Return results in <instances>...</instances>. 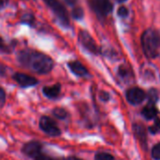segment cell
<instances>
[{
	"label": "cell",
	"instance_id": "obj_1",
	"mask_svg": "<svg viewBox=\"0 0 160 160\" xmlns=\"http://www.w3.org/2000/svg\"><path fill=\"white\" fill-rule=\"evenodd\" d=\"M17 60L24 68L40 75L50 73L54 67V62L49 55L32 49L20 51L17 54Z\"/></svg>",
	"mask_w": 160,
	"mask_h": 160
},
{
	"label": "cell",
	"instance_id": "obj_2",
	"mask_svg": "<svg viewBox=\"0 0 160 160\" xmlns=\"http://www.w3.org/2000/svg\"><path fill=\"white\" fill-rule=\"evenodd\" d=\"M144 54L148 58H156L160 53V35L155 29L146 30L142 37Z\"/></svg>",
	"mask_w": 160,
	"mask_h": 160
},
{
	"label": "cell",
	"instance_id": "obj_3",
	"mask_svg": "<svg viewBox=\"0 0 160 160\" xmlns=\"http://www.w3.org/2000/svg\"><path fill=\"white\" fill-rule=\"evenodd\" d=\"M38 128L43 133L52 138H57L62 135V130L57 123L48 115H42L39 117Z\"/></svg>",
	"mask_w": 160,
	"mask_h": 160
},
{
	"label": "cell",
	"instance_id": "obj_4",
	"mask_svg": "<svg viewBox=\"0 0 160 160\" xmlns=\"http://www.w3.org/2000/svg\"><path fill=\"white\" fill-rule=\"evenodd\" d=\"M43 1L53 11L54 15L56 16L60 23L63 26L68 27L69 25V19H68V11L65 8V7L62 5V3H60L58 0H43Z\"/></svg>",
	"mask_w": 160,
	"mask_h": 160
},
{
	"label": "cell",
	"instance_id": "obj_5",
	"mask_svg": "<svg viewBox=\"0 0 160 160\" xmlns=\"http://www.w3.org/2000/svg\"><path fill=\"white\" fill-rule=\"evenodd\" d=\"M43 150H44V144L37 140H31L23 143L21 148L22 154L26 158L32 159H34L38 154L43 152Z\"/></svg>",
	"mask_w": 160,
	"mask_h": 160
},
{
	"label": "cell",
	"instance_id": "obj_6",
	"mask_svg": "<svg viewBox=\"0 0 160 160\" xmlns=\"http://www.w3.org/2000/svg\"><path fill=\"white\" fill-rule=\"evenodd\" d=\"M12 80L21 87V88H30V87H34L36 85L38 84V80L36 79L35 77L25 74V73H22V72H15L12 75Z\"/></svg>",
	"mask_w": 160,
	"mask_h": 160
},
{
	"label": "cell",
	"instance_id": "obj_7",
	"mask_svg": "<svg viewBox=\"0 0 160 160\" xmlns=\"http://www.w3.org/2000/svg\"><path fill=\"white\" fill-rule=\"evenodd\" d=\"M126 97H127L128 101L130 104L139 105L142 102H143L144 99L146 98V93L141 88L133 87V88H130L127 91Z\"/></svg>",
	"mask_w": 160,
	"mask_h": 160
},
{
	"label": "cell",
	"instance_id": "obj_8",
	"mask_svg": "<svg viewBox=\"0 0 160 160\" xmlns=\"http://www.w3.org/2000/svg\"><path fill=\"white\" fill-rule=\"evenodd\" d=\"M79 39H80L81 44L87 51H89L92 53H98V46H97L96 42L94 41L92 37L86 31H81L80 32Z\"/></svg>",
	"mask_w": 160,
	"mask_h": 160
},
{
	"label": "cell",
	"instance_id": "obj_9",
	"mask_svg": "<svg viewBox=\"0 0 160 160\" xmlns=\"http://www.w3.org/2000/svg\"><path fill=\"white\" fill-rule=\"evenodd\" d=\"M61 90H62L61 83H55L50 86L46 85V86H43L41 89L42 95L50 100H55L59 98L61 95Z\"/></svg>",
	"mask_w": 160,
	"mask_h": 160
},
{
	"label": "cell",
	"instance_id": "obj_10",
	"mask_svg": "<svg viewBox=\"0 0 160 160\" xmlns=\"http://www.w3.org/2000/svg\"><path fill=\"white\" fill-rule=\"evenodd\" d=\"M93 7L96 12L101 16L108 15L112 9V5L110 0H94Z\"/></svg>",
	"mask_w": 160,
	"mask_h": 160
},
{
	"label": "cell",
	"instance_id": "obj_11",
	"mask_svg": "<svg viewBox=\"0 0 160 160\" xmlns=\"http://www.w3.org/2000/svg\"><path fill=\"white\" fill-rule=\"evenodd\" d=\"M68 67L70 71L78 77H87L89 75L88 69L80 62V61H69L68 63Z\"/></svg>",
	"mask_w": 160,
	"mask_h": 160
},
{
	"label": "cell",
	"instance_id": "obj_12",
	"mask_svg": "<svg viewBox=\"0 0 160 160\" xmlns=\"http://www.w3.org/2000/svg\"><path fill=\"white\" fill-rule=\"evenodd\" d=\"M158 113V111L156 105L155 104H151V103L146 105L142 109V115L145 119H147V120H151V119L157 118Z\"/></svg>",
	"mask_w": 160,
	"mask_h": 160
},
{
	"label": "cell",
	"instance_id": "obj_13",
	"mask_svg": "<svg viewBox=\"0 0 160 160\" xmlns=\"http://www.w3.org/2000/svg\"><path fill=\"white\" fill-rule=\"evenodd\" d=\"M134 132H135L136 136L138 137V139L140 140L142 146L147 145V139H146L147 136H146V130H145L144 127L140 124L134 125Z\"/></svg>",
	"mask_w": 160,
	"mask_h": 160
},
{
	"label": "cell",
	"instance_id": "obj_14",
	"mask_svg": "<svg viewBox=\"0 0 160 160\" xmlns=\"http://www.w3.org/2000/svg\"><path fill=\"white\" fill-rule=\"evenodd\" d=\"M52 114L53 117H55L56 119L61 120V121H64V120L68 119V117L69 116L68 112L63 107H55V108H53L52 111Z\"/></svg>",
	"mask_w": 160,
	"mask_h": 160
},
{
	"label": "cell",
	"instance_id": "obj_15",
	"mask_svg": "<svg viewBox=\"0 0 160 160\" xmlns=\"http://www.w3.org/2000/svg\"><path fill=\"white\" fill-rule=\"evenodd\" d=\"M146 98L149 101V103L151 104H156L158 100L159 95H158V91L155 88H152L148 91V93L146 94Z\"/></svg>",
	"mask_w": 160,
	"mask_h": 160
},
{
	"label": "cell",
	"instance_id": "obj_16",
	"mask_svg": "<svg viewBox=\"0 0 160 160\" xmlns=\"http://www.w3.org/2000/svg\"><path fill=\"white\" fill-rule=\"evenodd\" d=\"M33 160H63V158L51 156V155H49L47 153L41 152L40 154H38Z\"/></svg>",
	"mask_w": 160,
	"mask_h": 160
},
{
	"label": "cell",
	"instance_id": "obj_17",
	"mask_svg": "<svg viewBox=\"0 0 160 160\" xmlns=\"http://www.w3.org/2000/svg\"><path fill=\"white\" fill-rule=\"evenodd\" d=\"M94 160H114V157L109 153L105 152H98L95 155Z\"/></svg>",
	"mask_w": 160,
	"mask_h": 160
},
{
	"label": "cell",
	"instance_id": "obj_18",
	"mask_svg": "<svg viewBox=\"0 0 160 160\" xmlns=\"http://www.w3.org/2000/svg\"><path fill=\"white\" fill-rule=\"evenodd\" d=\"M149 131L152 133V134H157V133H158L160 131V119L159 118H156V120H155V123H154V125L153 126H151L150 128H149Z\"/></svg>",
	"mask_w": 160,
	"mask_h": 160
},
{
	"label": "cell",
	"instance_id": "obj_19",
	"mask_svg": "<svg viewBox=\"0 0 160 160\" xmlns=\"http://www.w3.org/2000/svg\"><path fill=\"white\" fill-rule=\"evenodd\" d=\"M152 158L155 160H160V142L156 144L152 149Z\"/></svg>",
	"mask_w": 160,
	"mask_h": 160
},
{
	"label": "cell",
	"instance_id": "obj_20",
	"mask_svg": "<svg viewBox=\"0 0 160 160\" xmlns=\"http://www.w3.org/2000/svg\"><path fill=\"white\" fill-rule=\"evenodd\" d=\"M0 52H6V53L11 52V48L1 38H0Z\"/></svg>",
	"mask_w": 160,
	"mask_h": 160
},
{
	"label": "cell",
	"instance_id": "obj_21",
	"mask_svg": "<svg viewBox=\"0 0 160 160\" xmlns=\"http://www.w3.org/2000/svg\"><path fill=\"white\" fill-rule=\"evenodd\" d=\"M6 101H7V93L5 89L0 86V109L4 107V105L6 104Z\"/></svg>",
	"mask_w": 160,
	"mask_h": 160
},
{
	"label": "cell",
	"instance_id": "obj_22",
	"mask_svg": "<svg viewBox=\"0 0 160 160\" xmlns=\"http://www.w3.org/2000/svg\"><path fill=\"white\" fill-rule=\"evenodd\" d=\"M72 14H73V17L76 18V19H82V16H83V11L81 8H75L72 11Z\"/></svg>",
	"mask_w": 160,
	"mask_h": 160
},
{
	"label": "cell",
	"instance_id": "obj_23",
	"mask_svg": "<svg viewBox=\"0 0 160 160\" xmlns=\"http://www.w3.org/2000/svg\"><path fill=\"white\" fill-rule=\"evenodd\" d=\"M98 97H99V99L101 101H103V102H107L110 99V94L108 92H105V91H101L99 93V96Z\"/></svg>",
	"mask_w": 160,
	"mask_h": 160
},
{
	"label": "cell",
	"instance_id": "obj_24",
	"mask_svg": "<svg viewBox=\"0 0 160 160\" xmlns=\"http://www.w3.org/2000/svg\"><path fill=\"white\" fill-rule=\"evenodd\" d=\"M128 14V10L126 7H120L118 8V15L120 17H127Z\"/></svg>",
	"mask_w": 160,
	"mask_h": 160
},
{
	"label": "cell",
	"instance_id": "obj_25",
	"mask_svg": "<svg viewBox=\"0 0 160 160\" xmlns=\"http://www.w3.org/2000/svg\"><path fill=\"white\" fill-rule=\"evenodd\" d=\"M6 72H7V68L4 65L0 64V77L6 76Z\"/></svg>",
	"mask_w": 160,
	"mask_h": 160
},
{
	"label": "cell",
	"instance_id": "obj_26",
	"mask_svg": "<svg viewBox=\"0 0 160 160\" xmlns=\"http://www.w3.org/2000/svg\"><path fill=\"white\" fill-rule=\"evenodd\" d=\"M63 160H83V159L79 158L74 157V156H70V157H68V158H63Z\"/></svg>",
	"mask_w": 160,
	"mask_h": 160
},
{
	"label": "cell",
	"instance_id": "obj_27",
	"mask_svg": "<svg viewBox=\"0 0 160 160\" xmlns=\"http://www.w3.org/2000/svg\"><path fill=\"white\" fill-rule=\"evenodd\" d=\"M67 2H68V4H69V5H74L75 3H76V0H66Z\"/></svg>",
	"mask_w": 160,
	"mask_h": 160
},
{
	"label": "cell",
	"instance_id": "obj_28",
	"mask_svg": "<svg viewBox=\"0 0 160 160\" xmlns=\"http://www.w3.org/2000/svg\"><path fill=\"white\" fill-rule=\"evenodd\" d=\"M118 2H124V1H126V0H117Z\"/></svg>",
	"mask_w": 160,
	"mask_h": 160
}]
</instances>
